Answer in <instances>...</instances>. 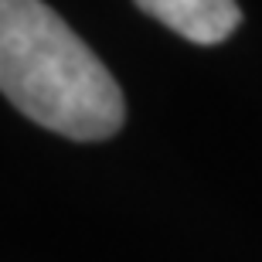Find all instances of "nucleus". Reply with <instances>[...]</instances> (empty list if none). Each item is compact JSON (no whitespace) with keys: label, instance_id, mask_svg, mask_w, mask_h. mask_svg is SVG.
Returning <instances> with one entry per match:
<instances>
[{"label":"nucleus","instance_id":"1","mask_svg":"<svg viewBox=\"0 0 262 262\" xmlns=\"http://www.w3.org/2000/svg\"><path fill=\"white\" fill-rule=\"evenodd\" d=\"M0 92L68 140H109L126 99L96 51L41 0H0Z\"/></svg>","mask_w":262,"mask_h":262},{"label":"nucleus","instance_id":"2","mask_svg":"<svg viewBox=\"0 0 262 262\" xmlns=\"http://www.w3.org/2000/svg\"><path fill=\"white\" fill-rule=\"evenodd\" d=\"M136 7L194 45H222L242 24L235 0H136Z\"/></svg>","mask_w":262,"mask_h":262}]
</instances>
